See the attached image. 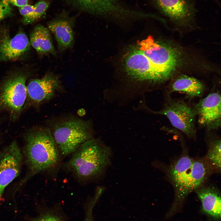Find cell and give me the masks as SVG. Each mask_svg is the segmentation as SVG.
<instances>
[{
  "instance_id": "cell-6",
  "label": "cell",
  "mask_w": 221,
  "mask_h": 221,
  "mask_svg": "<svg viewBox=\"0 0 221 221\" xmlns=\"http://www.w3.org/2000/svg\"><path fill=\"white\" fill-rule=\"evenodd\" d=\"M123 64L126 74L133 79L153 83L165 81L136 45L127 51Z\"/></svg>"
},
{
  "instance_id": "cell-24",
  "label": "cell",
  "mask_w": 221,
  "mask_h": 221,
  "mask_svg": "<svg viewBox=\"0 0 221 221\" xmlns=\"http://www.w3.org/2000/svg\"><path fill=\"white\" fill-rule=\"evenodd\" d=\"M99 196L95 194L93 198L89 203L86 211L84 221H92V211L93 207Z\"/></svg>"
},
{
  "instance_id": "cell-25",
  "label": "cell",
  "mask_w": 221,
  "mask_h": 221,
  "mask_svg": "<svg viewBox=\"0 0 221 221\" xmlns=\"http://www.w3.org/2000/svg\"><path fill=\"white\" fill-rule=\"evenodd\" d=\"M12 6L18 8L28 4L30 0H7Z\"/></svg>"
},
{
  "instance_id": "cell-3",
  "label": "cell",
  "mask_w": 221,
  "mask_h": 221,
  "mask_svg": "<svg viewBox=\"0 0 221 221\" xmlns=\"http://www.w3.org/2000/svg\"><path fill=\"white\" fill-rule=\"evenodd\" d=\"M50 130L62 158L72 154L83 143L94 138L91 121L78 118L57 122Z\"/></svg>"
},
{
  "instance_id": "cell-8",
  "label": "cell",
  "mask_w": 221,
  "mask_h": 221,
  "mask_svg": "<svg viewBox=\"0 0 221 221\" xmlns=\"http://www.w3.org/2000/svg\"><path fill=\"white\" fill-rule=\"evenodd\" d=\"M158 12L171 21L181 24L194 20L197 12L193 0H149Z\"/></svg>"
},
{
  "instance_id": "cell-21",
  "label": "cell",
  "mask_w": 221,
  "mask_h": 221,
  "mask_svg": "<svg viewBox=\"0 0 221 221\" xmlns=\"http://www.w3.org/2000/svg\"><path fill=\"white\" fill-rule=\"evenodd\" d=\"M221 142L220 139L213 142L207 153V157L211 164L217 169L221 167Z\"/></svg>"
},
{
  "instance_id": "cell-16",
  "label": "cell",
  "mask_w": 221,
  "mask_h": 221,
  "mask_svg": "<svg viewBox=\"0 0 221 221\" xmlns=\"http://www.w3.org/2000/svg\"><path fill=\"white\" fill-rule=\"evenodd\" d=\"M50 32L48 28L39 24L34 27L30 34V45L40 55H56Z\"/></svg>"
},
{
  "instance_id": "cell-17",
  "label": "cell",
  "mask_w": 221,
  "mask_h": 221,
  "mask_svg": "<svg viewBox=\"0 0 221 221\" xmlns=\"http://www.w3.org/2000/svg\"><path fill=\"white\" fill-rule=\"evenodd\" d=\"M196 190L204 212L215 218H220L221 201L219 192L213 188L209 187Z\"/></svg>"
},
{
  "instance_id": "cell-12",
  "label": "cell",
  "mask_w": 221,
  "mask_h": 221,
  "mask_svg": "<svg viewBox=\"0 0 221 221\" xmlns=\"http://www.w3.org/2000/svg\"><path fill=\"white\" fill-rule=\"evenodd\" d=\"M26 79L25 75H18L6 81L0 95V101L2 105L14 111L21 110L27 94Z\"/></svg>"
},
{
  "instance_id": "cell-9",
  "label": "cell",
  "mask_w": 221,
  "mask_h": 221,
  "mask_svg": "<svg viewBox=\"0 0 221 221\" xmlns=\"http://www.w3.org/2000/svg\"><path fill=\"white\" fill-rule=\"evenodd\" d=\"M22 155L15 141L6 148L0 157V199L6 187L19 174Z\"/></svg>"
},
{
  "instance_id": "cell-19",
  "label": "cell",
  "mask_w": 221,
  "mask_h": 221,
  "mask_svg": "<svg viewBox=\"0 0 221 221\" xmlns=\"http://www.w3.org/2000/svg\"><path fill=\"white\" fill-rule=\"evenodd\" d=\"M50 5L48 0H39L34 5L28 4L18 8L22 23L28 25L39 20L45 14Z\"/></svg>"
},
{
  "instance_id": "cell-14",
  "label": "cell",
  "mask_w": 221,
  "mask_h": 221,
  "mask_svg": "<svg viewBox=\"0 0 221 221\" xmlns=\"http://www.w3.org/2000/svg\"><path fill=\"white\" fill-rule=\"evenodd\" d=\"M72 7L92 15L110 18L119 12V0H64Z\"/></svg>"
},
{
  "instance_id": "cell-15",
  "label": "cell",
  "mask_w": 221,
  "mask_h": 221,
  "mask_svg": "<svg viewBox=\"0 0 221 221\" xmlns=\"http://www.w3.org/2000/svg\"><path fill=\"white\" fill-rule=\"evenodd\" d=\"M30 47L29 39L24 33L19 32L12 37L4 34L0 40V60H15L28 51Z\"/></svg>"
},
{
  "instance_id": "cell-4",
  "label": "cell",
  "mask_w": 221,
  "mask_h": 221,
  "mask_svg": "<svg viewBox=\"0 0 221 221\" xmlns=\"http://www.w3.org/2000/svg\"><path fill=\"white\" fill-rule=\"evenodd\" d=\"M136 45L164 80L169 79L177 64L176 52L171 48L155 41L150 36L138 42Z\"/></svg>"
},
{
  "instance_id": "cell-23",
  "label": "cell",
  "mask_w": 221,
  "mask_h": 221,
  "mask_svg": "<svg viewBox=\"0 0 221 221\" xmlns=\"http://www.w3.org/2000/svg\"><path fill=\"white\" fill-rule=\"evenodd\" d=\"M34 221H63L60 215L53 211H48L41 214Z\"/></svg>"
},
{
  "instance_id": "cell-11",
  "label": "cell",
  "mask_w": 221,
  "mask_h": 221,
  "mask_svg": "<svg viewBox=\"0 0 221 221\" xmlns=\"http://www.w3.org/2000/svg\"><path fill=\"white\" fill-rule=\"evenodd\" d=\"M76 17L63 11L57 14L47 23L48 28L56 40L58 49L62 52L73 46L74 40V27Z\"/></svg>"
},
{
  "instance_id": "cell-2",
  "label": "cell",
  "mask_w": 221,
  "mask_h": 221,
  "mask_svg": "<svg viewBox=\"0 0 221 221\" xmlns=\"http://www.w3.org/2000/svg\"><path fill=\"white\" fill-rule=\"evenodd\" d=\"M24 150L31 176L45 173L56 177L61 167L62 158L50 129L41 128L27 135Z\"/></svg>"
},
{
  "instance_id": "cell-1",
  "label": "cell",
  "mask_w": 221,
  "mask_h": 221,
  "mask_svg": "<svg viewBox=\"0 0 221 221\" xmlns=\"http://www.w3.org/2000/svg\"><path fill=\"white\" fill-rule=\"evenodd\" d=\"M61 167L79 183L86 184L98 179L110 164V148L93 138L82 144Z\"/></svg>"
},
{
  "instance_id": "cell-20",
  "label": "cell",
  "mask_w": 221,
  "mask_h": 221,
  "mask_svg": "<svg viewBox=\"0 0 221 221\" xmlns=\"http://www.w3.org/2000/svg\"><path fill=\"white\" fill-rule=\"evenodd\" d=\"M194 160L185 155L179 159L169 168V173L172 180L180 176L190 168Z\"/></svg>"
},
{
  "instance_id": "cell-7",
  "label": "cell",
  "mask_w": 221,
  "mask_h": 221,
  "mask_svg": "<svg viewBox=\"0 0 221 221\" xmlns=\"http://www.w3.org/2000/svg\"><path fill=\"white\" fill-rule=\"evenodd\" d=\"M154 112L165 116L173 126L188 137L196 135V112L194 108L184 102L169 100L162 110Z\"/></svg>"
},
{
  "instance_id": "cell-5",
  "label": "cell",
  "mask_w": 221,
  "mask_h": 221,
  "mask_svg": "<svg viewBox=\"0 0 221 221\" xmlns=\"http://www.w3.org/2000/svg\"><path fill=\"white\" fill-rule=\"evenodd\" d=\"M207 172L203 162L194 160L190 168L172 180L175 188V198L168 216L177 210L189 193L199 188L206 179Z\"/></svg>"
},
{
  "instance_id": "cell-18",
  "label": "cell",
  "mask_w": 221,
  "mask_h": 221,
  "mask_svg": "<svg viewBox=\"0 0 221 221\" xmlns=\"http://www.w3.org/2000/svg\"><path fill=\"white\" fill-rule=\"evenodd\" d=\"M204 88V84L198 79L186 75H181L173 81L170 91L171 92H183L188 97L193 98L201 97Z\"/></svg>"
},
{
  "instance_id": "cell-13",
  "label": "cell",
  "mask_w": 221,
  "mask_h": 221,
  "mask_svg": "<svg viewBox=\"0 0 221 221\" xmlns=\"http://www.w3.org/2000/svg\"><path fill=\"white\" fill-rule=\"evenodd\" d=\"M59 77L48 72L41 78L32 79L27 86L29 98L36 103L47 101L52 98L61 87Z\"/></svg>"
},
{
  "instance_id": "cell-26",
  "label": "cell",
  "mask_w": 221,
  "mask_h": 221,
  "mask_svg": "<svg viewBox=\"0 0 221 221\" xmlns=\"http://www.w3.org/2000/svg\"><path fill=\"white\" fill-rule=\"evenodd\" d=\"M219 6H220V0H214Z\"/></svg>"
},
{
  "instance_id": "cell-10",
  "label": "cell",
  "mask_w": 221,
  "mask_h": 221,
  "mask_svg": "<svg viewBox=\"0 0 221 221\" xmlns=\"http://www.w3.org/2000/svg\"><path fill=\"white\" fill-rule=\"evenodd\" d=\"M199 124L209 130L221 126V96L218 92H211L201 99L194 108Z\"/></svg>"
},
{
  "instance_id": "cell-22",
  "label": "cell",
  "mask_w": 221,
  "mask_h": 221,
  "mask_svg": "<svg viewBox=\"0 0 221 221\" xmlns=\"http://www.w3.org/2000/svg\"><path fill=\"white\" fill-rule=\"evenodd\" d=\"M12 6L7 0H0V22L13 15Z\"/></svg>"
}]
</instances>
